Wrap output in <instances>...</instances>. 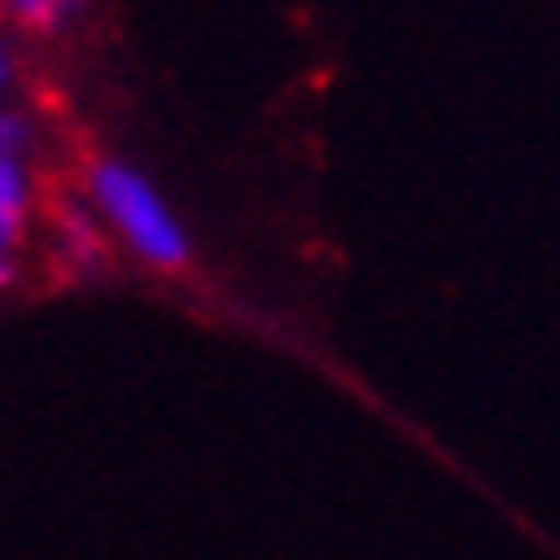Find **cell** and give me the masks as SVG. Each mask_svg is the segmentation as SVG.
<instances>
[{
    "label": "cell",
    "instance_id": "2",
    "mask_svg": "<svg viewBox=\"0 0 560 560\" xmlns=\"http://www.w3.org/2000/svg\"><path fill=\"white\" fill-rule=\"evenodd\" d=\"M51 237H57L62 257H68L78 272L98 268L103 257H108V242H114L88 196H57V201H51Z\"/></svg>",
    "mask_w": 560,
    "mask_h": 560
},
{
    "label": "cell",
    "instance_id": "3",
    "mask_svg": "<svg viewBox=\"0 0 560 560\" xmlns=\"http://www.w3.org/2000/svg\"><path fill=\"white\" fill-rule=\"evenodd\" d=\"M36 201H42V186L32 175V160H5L0 154V226L26 232L36 217Z\"/></svg>",
    "mask_w": 560,
    "mask_h": 560
},
{
    "label": "cell",
    "instance_id": "7",
    "mask_svg": "<svg viewBox=\"0 0 560 560\" xmlns=\"http://www.w3.org/2000/svg\"><path fill=\"white\" fill-rule=\"evenodd\" d=\"M11 283H16V257H11V253H0V293L11 289Z\"/></svg>",
    "mask_w": 560,
    "mask_h": 560
},
{
    "label": "cell",
    "instance_id": "1",
    "mask_svg": "<svg viewBox=\"0 0 560 560\" xmlns=\"http://www.w3.org/2000/svg\"><path fill=\"white\" fill-rule=\"evenodd\" d=\"M83 196L108 226V237L119 242L135 262H144L154 272H180L190 262V232L180 226L171 201L154 190L150 175L135 171L129 160H114V154L88 160Z\"/></svg>",
    "mask_w": 560,
    "mask_h": 560
},
{
    "label": "cell",
    "instance_id": "6",
    "mask_svg": "<svg viewBox=\"0 0 560 560\" xmlns=\"http://www.w3.org/2000/svg\"><path fill=\"white\" fill-rule=\"evenodd\" d=\"M16 78H21L16 47H11V42H5V36H0V98H5V93H11V88H16Z\"/></svg>",
    "mask_w": 560,
    "mask_h": 560
},
{
    "label": "cell",
    "instance_id": "4",
    "mask_svg": "<svg viewBox=\"0 0 560 560\" xmlns=\"http://www.w3.org/2000/svg\"><path fill=\"white\" fill-rule=\"evenodd\" d=\"M0 16L26 36H57L83 16V0H0Z\"/></svg>",
    "mask_w": 560,
    "mask_h": 560
},
{
    "label": "cell",
    "instance_id": "5",
    "mask_svg": "<svg viewBox=\"0 0 560 560\" xmlns=\"http://www.w3.org/2000/svg\"><path fill=\"white\" fill-rule=\"evenodd\" d=\"M32 150H36L32 114L0 98V154H5V160H32Z\"/></svg>",
    "mask_w": 560,
    "mask_h": 560
}]
</instances>
